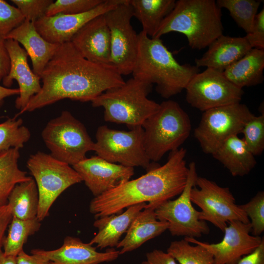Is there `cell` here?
I'll list each match as a JSON object with an SVG mask.
<instances>
[{"instance_id": "ab89813d", "label": "cell", "mask_w": 264, "mask_h": 264, "mask_svg": "<svg viewBox=\"0 0 264 264\" xmlns=\"http://www.w3.org/2000/svg\"><path fill=\"white\" fill-rule=\"evenodd\" d=\"M140 264H177L175 259L168 253L154 249L146 254V260Z\"/></svg>"}, {"instance_id": "f35d334b", "label": "cell", "mask_w": 264, "mask_h": 264, "mask_svg": "<svg viewBox=\"0 0 264 264\" xmlns=\"http://www.w3.org/2000/svg\"><path fill=\"white\" fill-rule=\"evenodd\" d=\"M252 48L264 49V9L256 16L251 32L245 36Z\"/></svg>"}, {"instance_id": "4dcf8cb0", "label": "cell", "mask_w": 264, "mask_h": 264, "mask_svg": "<svg viewBox=\"0 0 264 264\" xmlns=\"http://www.w3.org/2000/svg\"><path fill=\"white\" fill-rule=\"evenodd\" d=\"M216 1L220 8L228 10L237 25L246 34L251 32L261 0H217Z\"/></svg>"}, {"instance_id": "e0dca14e", "label": "cell", "mask_w": 264, "mask_h": 264, "mask_svg": "<svg viewBox=\"0 0 264 264\" xmlns=\"http://www.w3.org/2000/svg\"><path fill=\"white\" fill-rule=\"evenodd\" d=\"M72 167L94 197L129 180L134 168L110 162L98 155L86 158Z\"/></svg>"}, {"instance_id": "cb8c5ba5", "label": "cell", "mask_w": 264, "mask_h": 264, "mask_svg": "<svg viewBox=\"0 0 264 264\" xmlns=\"http://www.w3.org/2000/svg\"><path fill=\"white\" fill-rule=\"evenodd\" d=\"M168 227L167 221L157 218L154 209L145 207L133 220L124 238L116 246L120 248V255L138 248L146 242L161 235Z\"/></svg>"}, {"instance_id": "30bf717a", "label": "cell", "mask_w": 264, "mask_h": 264, "mask_svg": "<svg viewBox=\"0 0 264 264\" xmlns=\"http://www.w3.org/2000/svg\"><path fill=\"white\" fill-rule=\"evenodd\" d=\"M254 114L240 103L203 111L194 130V136L202 151L212 154L230 137L241 133L245 123Z\"/></svg>"}, {"instance_id": "83f0119b", "label": "cell", "mask_w": 264, "mask_h": 264, "mask_svg": "<svg viewBox=\"0 0 264 264\" xmlns=\"http://www.w3.org/2000/svg\"><path fill=\"white\" fill-rule=\"evenodd\" d=\"M39 202L37 187L32 177L14 187L8 197L7 205L12 217L29 220L37 218Z\"/></svg>"}, {"instance_id": "bcb514c9", "label": "cell", "mask_w": 264, "mask_h": 264, "mask_svg": "<svg viewBox=\"0 0 264 264\" xmlns=\"http://www.w3.org/2000/svg\"><path fill=\"white\" fill-rule=\"evenodd\" d=\"M0 264H18L16 256L6 255L1 250L0 251Z\"/></svg>"}, {"instance_id": "9a60e30c", "label": "cell", "mask_w": 264, "mask_h": 264, "mask_svg": "<svg viewBox=\"0 0 264 264\" xmlns=\"http://www.w3.org/2000/svg\"><path fill=\"white\" fill-rule=\"evenodd\" d=\"M223 232L222 240L216 243L202 242L193 238L184 239L190 243L206 248L213 255V264H234L242 257L253 252L264 239L250 234V222L239 220L229 222Z\"/></svg>"}, {"instance_id": "d6986e66", "label": "cell", "mask_w": 264, "mask_h": 264, "mask_svg": "<svg viewBox=\"0 0 264 264\" xmlns=\"http://www.w3.org/2000/svg\"><path fill=\"white\" fill-rule=\"evenodd\" d=\"M5 44L10 60V67L2 82L4 87L8 88L11 87L14 80L17 82L19 94L15 101V107L21 110L40 91L41 78L30 69L28 63V55L17 42L6 39Z\"/></svg>"}, {"instance_id": "f546056e", "label": "cell", "mask_w": 264, "mask_h": 264, "mask_svg": "<svg viewBox=\"0 0 264 264\" xmlns=\"http://www.w3.org/2000/svg\"><path fill=\"white\" fill-rule=\"evenodd\" d=\"M41 226V221L37 218L21 220L12 217L2 243L3 253L6 255L17 256L23 250L28 237L37 232Z\"/></svg>"}, {"instance_id": "1f68e13d", "label": "cell", "mask_w": 264, "mask_h": 264, "mask_svg": "<svg viewBox=\"0 0 264 264\" xmlns=\"http://www.w3.org/2000/svg\"><path fill=\"white\" fill-rule=\"evenodd\" d=\"M167 252L179 264H213V255L204 247L192 245L185 239L171 242Z\"/></svg>"}, {"instance_id": "e575fe53", "label": "cell", "mask_w": 264, "mask_h": 264, "mask_svg": "<svg viewBox=\"0 0 264 264\" xmlns=\"http://www.w3.org/2000/svg\"><path fill=\"white\" fill-rule=\"evenodd\" d=\"M104 0H57L47 7L46 16L58 14L73 15L84 13L94 8Z\"/></svg>"}, {"instance_id": "3957f363", "label": "cell", "mask_w": 264, "mask_h": 264, "mask_svg": "<svg viewBox=\"0 0 264 264\" xmlns=\"http://www.w3.org/2000/svg\"><path fill=\"white\" fill-rule=\"evenodd\" d=\"M138 35V52L132 77L156 84V92L165 99L180 93L199 72V68L179 64L160 38L150 37L142 31Z\"/></svg>"}, {"instance_id": "8fae6325", "label": "cell", "mask_w": 264, "mask_h": 264, "mask_svg": "<svg viewBox=\"0 0 264 264\" xmlns=\"http://www.w3.org/2000/svg\"><path fill=\"white\" fill-rule=\"evenodd\" d=\"M190 198L200 208V220L212 223L223 232L231 221L250 222L246 214L236 203L229 188L205 177L198 176Z\"/></svg>"}, {"instance_id": "d6a6232c", "label": "cell", "mask_w": 264, "mask_h": 264, "mask_svg": "<svg viewBox=\"0 0 264 264\" xmlns=\"http://www.w3.org/2000/svg\"><path fill=\"white\" fill-rule=\"evenodd\" d=\"M22 118H9L0 123V153L12 148L20 149L30 139L31 133Z\"/></svg>"}, {"instance_id": "277c9868", "label": "cell", "mask_w": 264, "mask_h": 264, "mask_svg": "<svg viewBox=\"0 0 264 264\" xmlns=\"http://www.w3.org/2000/svg\"><path fill=\"white\" fill-rule=\"evenodd\" d=\"M221 9L215 0H177L153 38L178 32L186 36L191 48H205L223 35Z\"/></svg>"}, {"instance_id": "7402d4cb", "label": "cell", "mask_w": 264, "mask_h": 264, "mask_svg": "<svg viewBox=\"0 0 264 264\" xmlns=\"http://www.w3.org/2000/svg\"><path fill=\"white\" fill-rule=\"evenodd\" d=\"M6 39L16 41L24 47L31 59L33 71L40 77L60 45L44 39L37 31L34 23L26 19L9 33Z\"/></svg>"}, {"instance_id": "6da1fadb", "label": "cell", "mask_w": 264, "mask_h": 264, "mask_svg": "<svg viewBox=\"0 0 264 264\" xmlns=\"http://www.w3.org/2000/svg\"><path fill=\"white\" fill-rule=\"evenodd\" d=\"M40 78L42 82L40 91L17 115L64 99L91 102L106 90L120 86L125 81L112 65L88 61L71 42L60 45Z\"/></svg>"}, {"instance_id": "7bdbcfd3", "label": "cell", "mask_w": 264, "mask_h": 264, "mask_svg": "<svg viewBox=\"0 0 264 264\" xmlns=\"http://www.w3.org/2000/svg\"><path fill=\"white\" fill-rule=\"evenodd\" d=\"M10 60L5 44V40L0 39V82L7 75Z\"/></svg>"}, {"instance_id": "ffe728a7", "label": "cell", "mask_w": 264, "mask_h": 264, "mask_svg": "<svg viewBox=\"0 0 264 264\" xmlns=\"http://www.w3.org/2000/svg\"><path fill=\"white\" fill-rule=\"evenodd\" d=\"M104 14L86 23L70 42L88 61L100 65H112L110 31Z\"/></svg>"}, {"instance_id": "484cf974", "label": "cell", "mask_w": 264, "mask_h": 264, "mask_svg": "<svg viewBox=\"0 0 264 264\" xmlns=\"http://www.w3.org/2000/svg\"><path fill=\"white\" fill-rule=\"evenodd\" d=\"M264 69V49L252 48L223 73L231 83L242 89L263 83Z\"/></svg>"}, {"instance_id": "44dd1931", "label": "cell", "mask_w": 264, "mask_h": 264, "mask_svg": "<svg viewBox=\"0 0 264 264\" xmlns=\"http://www.w3.org/2000/svg\"><path fill=\"white\" fill-rule=\"evenodd\" d=\"M200 58L195 59L196 66L206 67L223 72L232 64L249 52L252 47L245 37L221 35L208 47Z\"/></svg>"}, {"instance_id": "9c48e42d", "label": "cell", "mask_w": 264, "mask_h": 264, "mask_svg": "<svg viewBox=\"0 0 264 264\" xmlns=\"http://www.w3.org/2000/svg\"><path fill=\"white\" fill-rule=\"evenodd\" d=\"M95 138L93 151L110 162L132 168L141 167L147 171L157 165L152 164L146 153L142 126L120 131L101 126L97 129Z\"/></svg>"}, {"instance_id": "836d02e7", "label": "cell", "mask_w": 264, "mask_h": 264, "mask_svg": "<svg viewBox=\"0 0 264 264\" xmlns=\"http://www.w3.org/2000/svg\"><path fill=\"white\" fill-rule=\"evenodd\" d=\"M241 133L250 151L255 155H261L264 150V114L253 115L244 124Z\"/></svg>"}, {"instance_id": "5b68a950", "label": "cell", "mask_w": 264, "mask_h": 264, "mask_svg": "<svg viewBox=\"0 0 264 264\" xmlns=\"http://www.w3.org/2000/svg\"><path fill=\"white\" fill-rule=\"evenodd\" d=\"M152 86L132 77L102 93L91 102V105L103 108L106 122L125 124L129 129L142 126L160 107V104L148 98Z\"/></svg>"}, {"instance_id": "7c38bea8", "label": "cell", "mask_w": 264, "mask_h": 264, "mask_svg": "<svg viewBox=\"0 0 264 264\" xmlns=\"http://www.w3.org/2000/svg\"><path fill=\"white\" fill-rule=\"evenodd\" d=\"M188 167L187 182L179 196L161 203L154 211L159 220L168 222V230L172 235L196 239L208 234L210 229L206 221L200 220V212L193 207L190 198L191 191L198 176L196 164L192 162Z\"/></svg>"}, {"instance_id": "4316f807", "label": "cell", "mask_w": 264, "mask_h": 264, "mask_svg": "<svg viewBox=\"0 0 264 264\" xmlns=\"http://www.w3.org/2000/svg\"><path fill=\"white\" fill-rule=\"evenodd\" d=\"M175 0H129L133 16L141 23L142 30L153 38L165 18L173 9Z\"/></svg>"}, {"instance_id": "ac0fdd59", "label": "cell", "mask_w": 264, "mask_h": 264, "mask_svg": "<svg viewBox=\"0 0 264 264\" xmlns=\"http://www.w3.org/2000/svg\"><path fill=\"white\" fill-rule=\"evenodd\" d=\"M96 248L78 238L67 236L57 249H34L31 254L42 257L49 264H99L113 261L120 255L119 250L114 248H110L104 252L97 251Z\"/></svg>"}, {"instance_id": "f6af8a7d", "label": "cell", "mask_w": 264, "mask_h": 264, "mask_svg": "<svg viewBox=\"0 0 264 264\" xmlns=\"http://www.w3.org/2000/svg\"><path fill=\"white\" fill-rule=\"evenodd\" d=\"M19 94V88H8L0 85V105L5 98Z\"/></svg>"}, {"instance_id": "4fadbf2b", "label": "cell", "mask_w": 264, "mask_h": 264, "mask_svg": "<svg viewBox=\"0 0 264 264\" xmlns=\"http://www.w3.org/2000/svg\"><path fill=\"white\" fill-rule=\"evenodd\" d=\"M104 15L110 31L111 64L121 75L131 74L137 55L138 35L131 23L133 16L129 0Z\"/></svg>"}, {"instance_id": "52a82bcc", "label": "cell", "mask_w": 264, "mask_h": 264, "mask_svg": "<svg viewBox=\"0 0 264 264\" xmlns=\"http://www.w3.org/2000/svg\"><path fill=\"white\" fill-rule=\"evenodd\" d=\"M26 166L37 187L39 202L37 218L41 221L49 215L51 206L64 191L82 181L72 167L44 152L31 155Z\"/></svg>"}, {"instance_id": "b9f144b4", "label": "cell", "mask_w": 264, "mask_h": 264, "mask_svg": "<svg viewBox=\"0 0 264 264\" xmlns=\"http://www.w3.org/2000/svg\"><path fill=\"white\" fill-rule=\"evenodd\" d=\"M12 218L11 210L7 204L0 206V251L2 250L5 231Z\"/></svg>"}, {"instance_id": "8d00e7d4", "label": "cell", "mask_w": 264, "mask_h": 264, "mask_svg": "<svg viewBox=\"0 0 264 264\" xmlns=\"http://www.w3.org/2000/svg\"><path fill=\"white\" fill-rule=\"evenodd\" d=\"M24 20L25 18L17 7L0 0V39L5 40L8 34Z\"/></svg>"}, {"instance_id": "5bb4252c", "label": "cell", "mask_w": 264, "mask_h": 264, "mask_svg": "<svg viewBox=\"0 0 264 264\" xmlns=\"http://www.w3.org/2000/svg\"><path fill=\"white\" fill-rule=\"evenodd\" d=\"M186 100L200 111L240 103L243 89L231 83L221 72L207 68L196 74L186 88Z\"/></svg>"}, {"instance_id": "ba28073f", "label": "cell", "mask_w": 264, "mask_h": 264, "mask_svg": "<svg viewBox=\"0 0 264 264\" xmlns=\"http://www.w3.org/2000/svg\"><path fill=\"white\" fill-rule=\"evenodd\" d=\"M41 135L50 154L72 166L86 158L88 152L93 151L94 142L86 127L67 110L50 120Z\"/></svg>"}, {"instance_id": "8992f818", "label": "cell", "mask_w": 264, "mask_h": 264, "mask_svg": "<svg viewBox=\"0 0 264 264\" xmlns=\"http://www.w3.org/2000/svg\"><path fill=\"white\" fill-rule=\"evenodd\" d=\"M142 127L144 146L151 161L157 162L168 152L179 147L188 138L191 123L188 114L173 100L164 101Z\"/></svg>"}, {"instance_id": "603a6c76", "label": "cell", "mask_w": 264, "mask_h": 264, "mask_svg": "<svg viewBox=\"0 0 264 264\" xmlns=\"http://www.w3.org/2000/svg\"><path fill=\"white\" fill-rule=\"evenodd\" d=\"M146 205L145 202L136 204L127 208L122 213L97 218L93 226L98 232L89 243L101 249L116 247L122 235L127 232L133 220Z\"/></svg>"}, {"instance_id": "d4e9b609", "label": "cell", "mask_w": 264, "mask_h": 264, "mask_svg": "<svg viewBox=\"0 0 264 264\" xmlns=\"http://www.w3.org/2000/svg\"><path fill=\"white\" fill-rule=\"evenodd\" d=\"M233 176H243L255 167L256 160L243 139L233 135L225 140L212 154Z\"/></svg>"}, {"instance_id": "7a4b0ae2", "label": "cell", "mask_w": 264, "mask_h": 264, "mask_svg": "<svg viewBox=\"0 0 264 264\" xmlns=\"http://www.w3.org/2000/svg\"><path fill=\"white\" fill-rule=\"evenodd\" d=\"M186 153L183 148L171 152L163 165H157L145 175L94 197L89 204L90 212L97 219L119 214L125 208L143 202L154 209L179 195L188 177Z\"/></svg>"}, {"instance_id": "ee69618b", "label": "cell", "mask_w": 264, "mask_h": 264, "mask_svg": "<svg viewBox=\"0 0 264 264\" xmlns=\"http://www.w3.org/2000/svg\"><path fill=\"white\" fill-rule=\"evenodd\" d=\"M18 264H49V262L42 257L34 255H28L23 250L16 256Z\"/></svg>"}, {"instance_id": "60d3db41", "label": "cell", "mask_w": 264, "mask_h": 264, "mask_svg": "<svg viewBox=\"0 0 264 264\" xmlns=\"http://www.w3.org/2000/svg\"><path fill=\"white\" fill-rule=\"evenodd\" d=\"M234 264H264V239L253 252L242 257Z\"/></svg>"}, {"instance_id": "d590c367", "label": "cell", "mask_w": 264, "mask_h": 264, "mask_svg": "<svg viewBox=\"0 0 264 264\" xmlns=\"http://www.w3.org/2000/svg\"><path fill=\"white\" fill-rule=\"evenodd\" d=\"M248 218L253 235L260 236L264 231V192L259 191L248 202L240 205Z\"/></svg>"}, {"instance_id": "f1b7e54d", "label": "cell", "mask_w": 264, "mask_h": 264, "mask_svg": "<svg viewBox=\"0 0 264 264\" xmlns=\"http://www.w3.org/2000/svg\"><path fill=\"white\" fill-rule=\"evenodd\" d=\"M19 149L12 148L0 153V206L7 204L14 187L32 178L20 169L18 165Z\"/></svg>"}, {"instance_id": "2e32d148", "label": "cell", "mask_w": 264, "mask_h": 264, "mask_svg": "<svg viewBox=\"0 0 264 264\" xmlns=\"http://www.w3.org/2000/svg\"><path fill=\"white\" fill-rule=\"evenodd\" d=\"M125 0H104L87 12L73 15L58 14L44 16L34 23L41 36L47 42L58 44L69 42L88 22L122 3Z\"/></svg>"}, {"instance_id": "74e56055", "label": "cell", "mask_w": 264, "mask_h": 264, "mask_svg": "<svg viewBox=\"0 0 264 264\" xmlns=\"http://www.w3.org/2000/svg\"><path fill=\"white\" fill-rule=\"evenodd\" d=\"M20 10L25 19L34 23L45 16L48 6L52 0H11Z\"/></svg>"}]
</instances>
